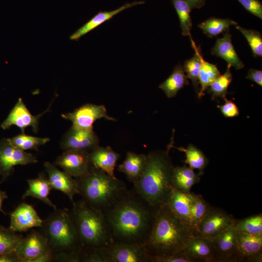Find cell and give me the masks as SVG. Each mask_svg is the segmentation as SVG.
Returning <instances> with one entry per match:
<instances>
[{
  "label": "cell",
  "instance_id": "ab89813d",
  "mask_svg": "<svg viewBox=\"0 0 262 262\" xmlns=\"http://www.w3.org/2000/svg\"><path fill=\"white\" fill-rule=\"evenodd\" d=\"M150 262H196L184 253L151 257Z\"/></svg>",
  "mask_w": 262,
  "mask_h": 262
},
{
  "label": "cell",
  "instance_id": "d6a6232c",
  "mask_svg": "<svg viewBox=\"0 0 262 262\" xmlns=\"http://www.w3.org/2000/svg\"><path fill=\"white\" fill-rule=\"evenodd\" d=\"M190 40L192 46L195 52V55L190 59L184 62L183 66L184 72L187 74V78L190 79L195 88L196 91H199L198 90V76L200 67V60L199 53H200L199 49L196 46L195 42L190 36Z\"/></svg>",
  "mask_w": 262,
  "mask_h": 262
},
{
  "label": "cell",
  "instance_id": "4fadbf2b",
  "mask_svg": "<svg viewBox=\"0 0 262 262\" xmlns=\"http://www.w3.org/2000/svg\"><path fill=\"white\" fill-rule=\"evenodd\" d=\"M49 109V107L39 115H33L26 106L22 99L19 98L7 117L1 123V127L6 130L13 125L16 126L20 129L22 133H24L25 129L27 127H31L33 131L37 133L39 120Z\"/></svg>",
  "mask_w": 262,
  "mask_h": 262
},
{
  "label": "cell",
  "instance_id": "bcb514c9",
  "mask_svg": "<svg viewBox=\"0 0 262 262\" xmlns=\"http://www.w3.org/2000/svg\"><path fill=\"white\" fill-rule=\"evenodd\" d=\"M191 9H200L203 7L206 0H185Z\"/></svg>",
  "mask_w": 262,
  "mask_h": 262
},
{
  "label": "cell",
  "instance_id": "ba28073f",
  "mask_svg": "<svg viewBox=\"0 0 262 262\" xmlns=\"http://www.w3.org/2000/svg\"><path fill=\"white\" fill-rule=\"evenodd\" d=\"M61 116L71 121L72 126L84 130L93 129L94 122L101 118L114 121L116 120L115 118L108 115L104 105L91 103L85 104L73 112L63 114Z\"/></svg>",
  "mask_w": 262,
  "mask_h": 262
},
{
  "label": "cell",
  "instance_id": "d6986e66",
  "mask_svg": "<svg viewBox=\"0 0 262 262\" xmlns=\"http://www.w3.org/2000/svg\"><path fill=\"white\" fill-rule=\"evenodd\" d=\"M236 238L239 262H262V235L236 232Z\"/></svg>",
  "mask_w": 262,
  "mask_h": 262
},
{
  "label": "cell",
  "instance_id": "7c38bea8",
  "mask_svg": "<svg viewBox=\"0 0 262 262\" xmlns=\"http://www.w3.org/2000/svg\"><path fill=\"white\" fill-rule=\"evenodd\" d=\"M99 140L92 130H84L72 126L64 135L60 147L64 150L75 149L89 152L99 146Z\"/></svg>",
  "mask_w": 262,
  "mask_h": 262
},
{
  "label": "cell",
  "instance_id": "44dd1931",
  "mask_svg": "<svg viewBox=\"0 0 262 262\" xmlns=\"http://www.w3.org/2000/svg\"><path fill=\"white\" fill-rule=\"evenodd\" d=\"M144 1L143 0L135 1L132 2L127 3L114 10L100 11L70 35L69 39L72 41H78L82 36L113 18L115 16L123 11L136 5L144 4Z\"/></svg>",
  "mask_w": 262,
  "mask_h": 262
},
{
  "label": "cell",
  "instance_id": "e575fe53",
  "mask_svg": "<svg viewBox=\"0 0 262 262\" xmlns=\"http://www.w3.org/2000/svg\"><path fill=\"white\" fill-rule=\"evenodd\" d=\"M178 16L181 34L184 36H191L192 22L190 15L191 8L185 0H171Z\"/></svg>",
  "mask_w": 262,
  "mask_h": 262
},
{
  "label": "cell",
  "instance_id": "8d00e7d4",
  "mask_svg": "<svg viewBox=\"0 0 262 262\" xmlns=\"http://www.w3.org/2000/svg\"><path fill=\"white\" fill-rule=\"evenodd\" d=\"M22 236L0 226V254L15 252Z\"/></svg>",
  "mask_w": 262,
  "mask_h": 262
},
{
  "label": "cell",
  "instance_id": "ee69618b",
  "mask_svg": "<svg viewBox=\"0 0 262 262\" xmlns=\"http://www.w3.org/2000/svg\"><path fill=\"white\" fill-rule=\"evenodd\" d=\"M53 262V255L50 250H48L42 254L33 259L31 262Z\"/></svg>",
  "mask_w": 262,
  "mask_h": 262
},
{
  "label": "cell",
  "instance_id": "603a6c76",
  "mask_svg": "<svg viewBox=\"0 0 262 262\" xmlns=\"http://www.w3.org/2000/svg\"><path fill=\"white\" fill-rule=\"evenodd\" d=\"M212 54L226 61L228 65L236 69L244 67V64L237 54L231 41V35L227 31L222 38H218L212 49Z\"/></svg>",
  "mask_w": 262,
  "mask_h": 262
},
{
  "label": "cell",
  "instance_id": "484cf974",
  "mask_svg": "<svg viewBox=\"0 0 262 262\" xmlns=\"http://www.w3.org/2000/svg\"><path fill=\"white\" fill-rule=\"evenodd\" d=\"M200 173H195L194 169L185 164L175 166L171 179L172 187L180 191L189 193L192 187L200 181Z\"/></svg>",
  "mask_w": 262,
  "mask_h": 262
},
{
  "label": "cell",
  "instance_id": "ffe728a7",
  "mask_svg": "<svg viewBox=\"0 0 262 262\" xmlns=\"http://www.w3.org/2000/svg\"><path fill=\"white\" fill-rule=\"evenodd\" d=\"M120 155L110 146H97L89 152V158L92 165L105 172L114 178L116 177L115 169Z\"/></svg>",
  "mask_w": 262,
  "mask_h": 262
},
{
  "label": "cell",
  "instance_id": "9c48e42d",
  "mask_svg": "<svg viewBox=\"0 0 262 262\" xmlns=\"http://www.w3.org/2000/svg\"><path fill=\"white\" fill-rule=\"evenodd\" d=\"M235 219L224 210L211 207L196 229L197 235L212 240L232 227Z\"/></svg>",
  "mask_w": 262,
  "mask_h": 262
},
{
  "label": "cell",
  "instance_id": "6da1fadb",
  "mask_svg": "<svg viewBox=\"0 0 262 262\" xmlns=\"http://www.w3.org/2000/svg\"><path fill=\"white\" fill-rule=\"evenodd\" d=\"M155 210L133 189H127L104 212L112 241L144 245L151 230Z\"/></svg>",
  "mask_w": 262,
  "mask_h": 262
},
{
  "label": "cell",
  "instance_id": "8992f818",
  "mask_svg": "<svg viewBox=\"0 0 262 262\" xmlns=\"http://www.w3.org/2000/svg\"><path fill=\"white\" fill-rule=\"evenodd\" d=\"M75 179L82 199L103 213L128 189L123 181L92 165L86 174Z\"/></svg>",
  "mask_w": 262,
  "mask_h": 262
},
{
  "label": "cell",
  "instance_id": "9a60e30c",
  "mask_svg": "<svg viewBox=\"0 0 262 262\" xmlns=\"http://www.w3.org/2000/svg\"><path fill=\"white\" fill-rule=\"evenodd\" d=\"M48 180L52 189L60 191L66 195L72 203L76 195H79L77 182L75 178L59 169L56 165L46 162L44 164Z\"/></svg>",
  "mask_w": 262,
  "mask_h": 262
},
{
  "label": "cell",
  "instance_id": "d4e9b609",
  "mask_svg": "<svg viewBox=\"0 0 262 262\" xmlns=\"http://www.w3.org/2000/svg\"><path fill=\"white\" fill-rule=\"evenodd\" d=\"M28 188L22 196V198L31 196L38 199L54 210L56 206L49 199L48 196L52 189L48 178L43 173H40L38 177L27 180Z\"/></svg>",
  "mask_w": 262,
  "mask_h": 262
},
{
  "label": "cell",
  "instance_id": "f1b7e54d",
  "mask_svg": "<svg viewBox=\"0 0 262 262\" xmlns=\"http://www.w3.org/2000/svg\"><path fill=\"white\" fill-rule=\"evenodd\" d=\"M171 147L184 152L186 157L185 164L193 169H198L201 175L203 174L204 169L208 164V159L202 151L192 144L189 145L187 148H184L175 147L173 143Z\"/></svg>",
  "mask_w": 262,
  "mask_h": 262
},
{
  "label": "cell",
  "instance_id": "5b68a950",
  "mask_svg": "<svg viewBox=\"0 0 262 262\" xmlns=\"http://www.w3.org/2000/svg\"><path fill=\"white\" fill-rule=\"evenodd\" d=\"M70 211L82 246V252L106 247L112 242L103 212L92 207L82 199L74 201Z\"/></svg>",
  "mask_w": 262,
  "mask_h": 262
},
{
  "label": "cell",
  "instance_id": "3957f363",
  "mask_svg": "<svg viewBox=\"0 0 262 262\" xmlns=\"http://www.w3.org/2000/svg\"><path fill=\"white\" fill-rule=\"evenodd\" d=\"M172 138L166 150H154L147 154L146 164L132 189L156 209L166 204L173 188L171 179L174 166L169 155Z\"/></svg>",
  "mask_w": 262,
  "mask_h": 262
},
{
  "label": "cell",
  "instance_id": "836d02e7",
  "mask_svg": "<svg viewBox=\"0 0 262 262\" xmlns=\"http://www.w3.org/2000/svg\"><path fill=\"white\" fill-rule=\"evenodd\" d=\"M7 139L14 146L24 151L38 150L40 146L49 141V138L37 137L22 133Z\"/></svg>",
  "mask_w": 262,
  "mask_h": 262
},
{
  "label": "cell",
  "instance_id": "f546056e",
  "mask_svg": "<svg viewBox=\"0 0 262 262\" xmlns=\"http://www.w3.org/2000/svg\"><path fill=\"white\" fill-rule=\"evenodd\" d=\"M237 23L229 18L211 17L198 25L200 28L209 37L216 35L228 31L231 26H236Z\"/></svg>",
  "mask_w": 262,
  "mask_h": 262
},
{
  "label": "cell",
  "instance_id": "83f0119b",
  "mask_svg": "<svg viewBox=\"0 0 262 262\" xmlns=\"http://www.w3.org/2000/svg\"><path fill=\"white\" fill-rule=\"evenodd\" d=\"M200 67L198 76V82L200 88L197 93V97L201 98L204 95V92L212 82L220 76V72L217 66L209 63L203 59L199 53Z\"/></svg>",
  "mask_w": 262,
  "mask_h": 262
},
{
  "label": "cell",
  "instance_id": "2e32d148",
  "mask_svg": "<svg viewBox=\"0 0 262 262\" xmlns=\"http://www.w3.org/2000/svg\"><path fill=\"white\" fill-rule=\"evenodd\" d=\"M43 220L32 205L22 203L10 214L9 228L15 232H25L33 228H40Z\"/></svg>",
  "mask_w": 262,
  "mask_h": 262
},
{
  "label": "cell",
  "instance_id": "74e56055",
  "mask_svg": "<svg viewBox=\"0 0 262 262\" xmlns=\"http://www.w3.org/2000/svg\"><path fill=\"white\" fill-rule=\"evenodd\" d=\"M236 28L239 30L246 38L255 57L262 56V36L261 33L254 30L244 28L238 25Z\"/></svg>",
  "mask_w": 262,
  "mask_h": 262
},
{
  "label": "cell",
  "instance_id": "f6af8a7d",
  "mask_svg": "<svg viewBox=\"0 0 262 262\" xmlns=\"http://www.w3.org/2000/svg\"><path fill=\"white\" fill-rule=\"evenodd\" d=\"M0 262H19L15 252L0 254Z\"/></svg>",
  "mask_w": 262,
  "mask_h": 262
},
{
  "label": "cell",
  "instance_id": "f35d334b",
  "mask_svg": "<svg viewBox=\"0 0 262 262\" xmlns=\"http://www.w3.org/2000/svg\"><path fill=\"white\" fill-rule=\"evenodd\" d=\"M81 262H112L106 247L82 251Z\"/></svg>",
  "mask_w": 262,
  "mask_h": 262
},
{
  "label": "cell",
  "instance_id": "8fae6325",
  "mask_svg": "<svg viewBox=\"0 0 262 262\" xmlns=\"http://www.w3.org/2000/svg\"><path fill=\"white\" fill-rule=\"evenodd\" d=\"M49 249L46 238L40 231L33 229L25 237H22L15 253L19 262H31Z\"/></svg>",
  "mask_w": 262,
  "mask_h": 262
},
{
  "label": "cell",
  "instance_id": "4dcf8cb0",
  "mask_svg": "<svg viewBox=\"0 0 262 262\" xmlns=\"http://www.w3.org/2000/svg\"><path fill=\"white\" fill-rule=\"evenodd\" d=\"M211 206L198 194H194V198L191 206L189 224L196 233L197 227L207 213ZM197 234V233H196Z\"/></svg>",
  "mask_w": 262,
  "mask_h": 262
},
{
  "label": "cell",
  "instance_id": "b9f144b4",
  "mask_svg": "<svg viewBox=\"0 0 262 262\" xmlns=\"http://www.w3.org/2000/svg\"><path fill=\"white\" fill-rule=\"evenodd\" d=\"M225 103L222 105H218L222 114L226 117H233L238 116L239 111L237 105L232 101L224 98Z\"/></svg>",
  "mask_w": 262,
  "mask_h": 262
},
{
  "label": "cell",
  "instance_id": "277c9868",
  "mask_svg": "<svg viewBox=\"0 0 262 262\" xmlns=\"http://www.w3.org/2000/svg\"><path fill=\"white\" fill-rule=\"evenodd\" d=\"M40 229L48 241L53 262H81L82 246L70 209L54 210L43 220Z\"/></svg>",
  "mask_w": 262,
  "mask_h": 262
},
{
  "label": "cell",
  "instance_id": "7a4b0ae2",
  "mask_svg": "<svg viewBox=\"0 0 262 262\" xmlns=\"http://www.w3.org/2000/svg\"><path fill=\"white\" fill-rule=\"evenodd\" d=\"M197 234L182 222L167 204L155 210L153 223L144 245L151 257L184 253L188 239Z\"/></svg>",
  "mask_w": 262,
  "mask_h": 262
},
{
  "label": "cell",
  "instance_id": "7dc6e473",
  "mask_svg": "<svg viewBox=\"0 0 262 262\" xmlns=\"http://www.w3.org/2000/svg\"><path fill=\"white\" fill-rule=\"evenodd\" d=\"M7 198H8V196L6 192L0 190V212H2L4 214H6V213L2 209V203L4 200Z\"/></svg>",
  "mask_w": 262,
  "mask_h": 262
},
{
  "label": "cell",
  "instance_id": "d590c367",
  "mask_svg": "<svg viewBox=\"0 0 262 262\" xmlns=\"http://www.w3.org/2000/svg\"><path fill=\"white\" fill-rule=\"evenodd\" d=\"M231 66L228 65L225 72L220 75L210 85L208 92L212 94L213 99L218 98H224L228 93V88L232 80L230 72Z\"/></svg>",
  "mask_w": 262,
  "mask_h": 262
},
{
  "label": "cell",
  "instance_id": "5bb4252c",
  "mask_svg": "<svg viewBox=\"0 0 262 262\" xmlns=\"http://www.w3.org/2000/svg\"><path fill=\"white\" fill-rule=\"evenodd\" d=\"M106 248L112 262H150L144 245L112 241Z\"/></svg>",
  "mask_w": 262,
  "mask_h": 262
},
{
  "label": "cell",
  "instance_id": "4316f807",
  "mask_svg": "<svg viewBox=\"0 0 262 262\" xmlns=\"http://www.w3.org/2000/svg\"><path fill=\"white\" fill-rule=\"evenodd\" d=\"M188 83L183 66L179 64L175 66L168 78L159 85V88L164 92L167 97L171 98L175 97L178 92Z\"/></svg>",
  "mask_w": 262,
  "mask_h": 262
},
{
  "label": "cell",
  "instance_id": "52a82bcc",
  "mask_svg": "<svg viewBox=\"0 0 262 262\" xmlns=\"http://www.w3.org/2000/svg\"><path fill=\"white\" fill-rule=\"evenodd\" d=\"M37 162L35 156L15 147L7 138L0 140V182L6 180L13 173L15 166L25 165Z\"/></svg>",
  "mask_w": 262,
  "mask_h": 262
},
{
  "label": "cell",
  "instance_id": "cb8c5ba5",
  "mask_svg": "<svg viewBox=\"0 0 262 262\" xmlns=\"http://www.w3.org/2000/svg\"><path fill=\"white\" fill-rule=\"evenodd\" d=\"M147 155L132 151L126 153L125 160L118 166L119 172L123 173L127 180L133 184L139 180L144 170Z\"/></svg>",
  "mask_w": 262,
  "mask_h": 262
},
{
  "label": "cell",
  "instance_id": "e0dca14e",
  "mask_svg": "<svg viewBox=\"0 0 262 262\" xmlns=\"http://www.w3.org/2000/svg\"><path fill=\"white\" fill-rule=\"evenodd\" d=\"M183 253L196 262H218L213 241L200 235H194L188 239Z\"/></svg>",
  "mask_w": 262,
  "mask_h": 262
},
{
  "label": "cell",
  "instance_id": "ac0fdd59",
  "mask_svg": "<svg viewBox=\"0 0 262 262\" xmlns=\"http://www.w3.org/2000/svg\"><path fill=\"white\" fill-rule=\"evenodd\" d=\"M218 262H239L236 232L228 229L212 239Z\"/></svg>",
  "mask_w": 262,
  "mask_h": 262
},
{
  "label": "cell",
  "instance_id": "60d3db41",
  "mask_svg": "<svg viewBox=\"0 0 262 262\" xmlns=\"http://www.w3.org/2000/svg\"><path fill=\"white\" fill-rule=\"evenodd\" d=\"M251 14L262 19V4L259 0H237Z\"/></svg>",
  "mask_w": 262,
  "mask_h": 262
},
{
  "label": "cell",
  "instance_id": "30bf717a",
  "mask_svg": "<svg viewBox=\"0 0 262 262\" xmlns=\"http://www.w3.org/2000/svg\"><path fill=\"white\" fill-rule=\"evenodd\" d=\"M54 164L75 178L86 174L91 165L89 152L75 149L64 150Z\"/></svg>",
  "mask_w": 262,
  "mask_h": 262
},
{
  "label": "cell",
  "instance_id": "1f68e13d",
  "mask_svg": "<svg viewBox=\"0 0 262 262\" xmlns=\"http://www.w3.org/2000/svg\"><path fill=\"white\" fill-rule=\"evenodd\" d=\"M232 228L237 232L262 235V214L235 219Z\"/></svg>",
  "mask_w": 262,
  "mask_h": 262
},
{
  "label": "cell",
  "instance_id": "7bdbcfd3",
  "mask_svg": "<svg viewBox=\"0 0 262 262\" xmlns=\"http://www.w3.org/2000/svg\"><path fill=\"white\" fill-rule=\"evenodd\" d=\"M246 78L254 82L261 86H262V70L252 68L250 69Z\"/></svg>",
  "mask_w": 262,
  "mask_h": 262
},
{
  "label": "cell",
  "instance_id": "7402d4cb",
  "mask_svg": "<svg viewBox=\"0 0 262 262\" xmlns=\"http://www.w3.org/2000/svg\"><path fill=\"white\" fill-rule=\"evenodd\" d=\"M194 194L173 187L166 203L182 222L189 226L190 212Z\"/></svg>",
  "mask_w": 262,
  "mask_h": 262
}]
</instances>
